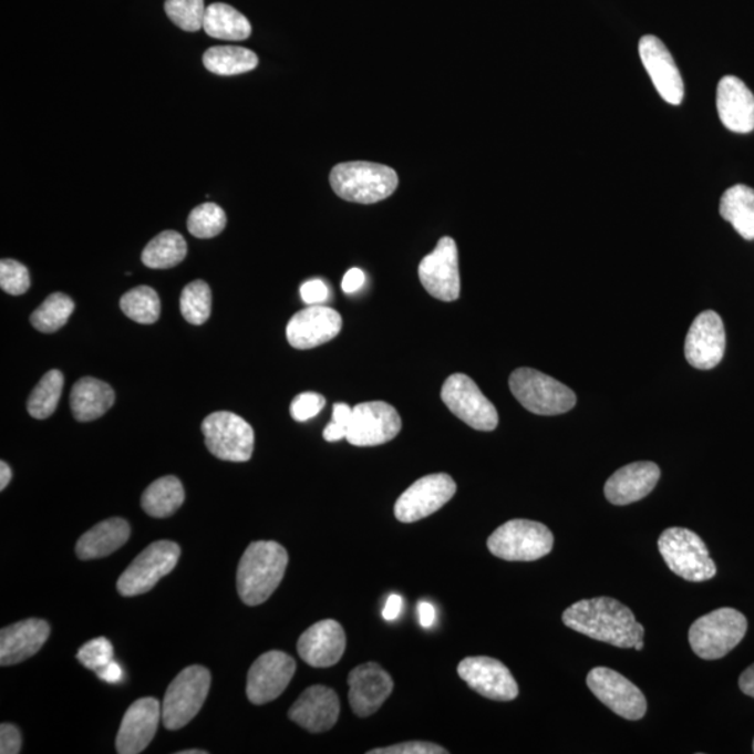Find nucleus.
<instances>
[{"instance_id":"4c0bfd02","label":"nucleus","mask_w":754,"mask_h":754,"mask_svg":"<svg viewBox=\"0 0 754 754\" xmlns=\"http://www.w3.org/2000/svg\"><path fill=\"white\" fill-rule=\"evenodd\" d=\"M211 290L207 282L196 280L184 288L180 296V312L186 322L200 326L210 319Z\"/></svg>"},{"instance_id":"603ef678","label":"nucleus","mask_w":754,"mask_h":754,"mask_svg":"<svg viewBox=\"0 0 754 754\" xmlns=\"http://www.w3.org/2000/svg\"><path fill=\"white\" fill-rule=\"evenodd\" d=\"M419 614H420V623L424 626V628H431L433 623H435L436 619V609L435 607L432 606L430 602H420L419 606Z\"/></svg>"},{"instance_id":"3c124183","label":"nucleus","mask_w":754,"mask_h":754,"mask_svg":"<svg viewBox=\"0 0 754 754\" xmlns=\"http://www.w3.org/2000/svg\"><path fill=\"white\" fill-rule=\"evenodd\" d=\"M352 416V409L349 404L337 403L333 406V421L337 424L349 427Z\"/></svg>"},{"instance_id":"de8ad7c7","label":"nucleus","mask_w":754,"mask_h":754,"mask_svg":"<svg viewBox=\"0 0 754 754\" xmlns=\"http://www.w3.org/2000/svg\"><path fill=\"white\" fill-rule=\"evenodd\" d=\"M365 272L361 269H351L345 272L344 278H342L341 288L345 293H354L360 291L363 285H365Z\"/></svg>"},{"instance_id":"423d86ee","label":"nucleus","mask_w":754,"mask_h":754,"mask_svg":"<svg viewBox=\"0 0 754 754\" xmlns=\"http://www.w3.org/2000/svg\"><path fill=\"white\" fill-rule=\"evenodd\" d=\"M658 550L673 574L682 579L702 582L713 579L716 566L703 539L692 529L672 527L658 539Z\"/></svg>"},{"instance_id":"5701e85b","label":"nucleus","mask_w":754,"mask_h":754,"mask_svg":"<svg viewBox=\"0 0 754 754\" xmlns=\"http://www.w3.org/2000/svg\"><path fill=\"white\" fill-rule=\"evenodd\" d=\"M340 699L334 690L314 684L290 709V720L312 734L330 731L339 721Z\"/></svg>"},{"instance_id":"5fc2aeb1","label":"nucleus","mask_w":754,"mask_h":754,"mask_svg":"<svg viewBox=\"0 0 754 754\" xmlns=\"http://www.w3.org/2000/svg\"><path fill=\"white\" fill-rule=\"evenodd\" d=\"M740 688L746 696L754 699V664L742 673L740 678Z\"/></svg>"},{"instance_id":"a18cd8bd","label":"nucleus","mask_w":754,"mask_h":754,"mask_svg":"<svg viewBox=\"0 0 754 754\" xmlns=\"http://www.w3.org/2000/svg\"><path fill=\"white\" fill-rule=\"evenodd\" d=\"M299 292H301L302 301L307 303L308 307L323 304L328 301L330 296L329 287L326 286L323 280H319V278H313V280L304 282Z\"/></svg>"},{"instance_id":"37998d69","label":"nucleus","mask_w":754,"mask_h":754,"mask_svg":"<svg viewBox=\"0 0 754 754\" xmlns=\"http://www.w3.org/2000/svg\"><path fill=\"white\" fill-rule=\"evenodd\" d=\"M326 399L319 393H302L293 399L291 416L298 422H307L314 419L324 409Z\"/></svg>"},{"instance_id":"b1692460","label":"nucleus","mask_w":754,"mask_h":754,"mask_svg":"<svg viewBox=\"0 0 754 754\" xmlns=\"http://www.w3.org/2000/svg\"><path fill=\"white\" fill-rule=\"evenodd\" d=\"M344 629L333 619L320 620L310 626L298 640V654L313 668H330L344 655Z\"/></svg>"},{"instance_id":"9d476101","label":"nucleus","mask_w":754,"mask_h":754,"mask_svg":"<svg viewBox=\"0 0 754 754\" xmlns=\"http://www.w3.org/2000/svg\"><path fill=\"white\" fill-rule=\"evenodd\" d=\"M179 556V545L173 541H157L148 545L132 561L130 568L123 571L116 582L117 591L123 597H136L148 592L163 577L175 569Z\"/></svg>"},{"instance_id":"6e6552de","label":"nucleus","mask_w":754,"mask_h":754,"mask_svg":"<svg viewBox=\"0 0 754 754\" xmlns=\"http://www.w3.org/2000/svg\"><path fill=\"white\" fill-rule=\"evenodd\" d=\"M210 684V671L205 667L194 665L182 671L165 693L162 705L165 729L176 731L189 724L205 704Z\"/></svg>"},{"instance_id":"6e6d98bb","label":"nucleus","mask_w":754,"mask_h":754,"mask_svg":"<svg viewBox=\"0 0 754 754\" xmlns=\"http://www.w3.org/2000/svg\"><path fill=\"white\" fill-rule=\"evenodd\" d=\"M12 481V469L4 462L0 463V490L7 489V486Z\"/></svg>"},{"instance_id":"9b49d317","label":"nucleus","mask_w":754,"mask_h":754,"mask_svg":"<svg viewBox=\"0 0 754 754\" xmlns=\"http://www.w3.org/2000/svg\"><path fill=\"white\" fill-rule=\"evenodd\" d=\"M441 395L451 413L473 430L490 432L499 424L496 406L467 374L456 373L447 378Z\"/></svg>"},{"instance_id":"a19ab883","label":"nucleus","mask_w":754,"mask_h":754,"mask_svg":"<svg viewBox=\"0 0 754 754\" xmlns=\"http://www.w3.org/2000/svg\"><path fill=\"white\" fill-rule=\"evenodd\" d=\"M30 272L18 260L3 259L0 261V287L9 296H23L30 290Z\"/></svg>"},{"instance_id":"dca6fc26","label":"nucleus","mask_w":754,"mask_h":754,"mask_svg":"<svg viewBox=\"0 0 754 754\" xmlns=\"http://www.w3.org/2000/svg\"><path fill=\"white\" fill-rule=\"evenodd\" d=\"M297 664L282 651H269L250 667L246 694L250 703L267 704L280 698L296 675Z\"/></svg>"},{"instance_id":"4d7b16f0","label":"nucleus","mask_w":754,"mask_h":754,"mask_svg":"<svg viewBox=\"0 0 754 754\" xmlns=\"http://www.w3.org/2000/svg\"><path fill=\"white\" fill-rule=\"evenodd\" d=\"M208 752L206 751H197V748H194V751H184L179 752V754H207Z\"/></svg>"},{"instance_id":"412c9836","label":"nucleus","mask_w":754,"mask_h":754,"mask_svg":"<svg viewBox=\"0 0 754 754\" xmlns=\"http://www.w3.org/2000/svg\"><path fill=\"white\" fill-rule=\"evenodd\" d=\"M163 719V709L157 699L144 698L127 709L116 735V752L138 754L154 740Z\"/></svg>"},{"instance_id":"f3484780","label":"nucleus","mask_w":754,"mask_h":754,"mask_svg":"<svg viewBox=\"0 0 754 754\" xmlns=\"http://www.w3.org/2000/svg\"><path fill=\"white\" fill-rule=\"evenodd\" d=\"M458 675L481 696L496 702H512L518 696L516 679L509 668L490 657L464 658L458 665Z\"/></svg>"},{"instance_id":"ea45409f","label":"nucleus","mask_w":754,"mask_h":754,"mask_svg":"<svg viewBox=\"0 0 754 754\" xmlns=\"http://www.w3.org/2000/svg\"><path fill=\"white\" fill-rule=\"evenodd\" d=\"M165 13L180 30L195 33L203 29L205 0H165Z\"/></svg>"},{"instance_id":"393cba45","label":"nucleus","mask_w":754,"mask_h":754,"mask_svg":"<svg viewBox=\"0 0 754 754\" xmlns=\"http://www.w3.org/2000/svg\"><path fill=\"white\" fill-rule=\"evenodd\" d=\"M716 111L722 125L735 133L754 131V95L736 76H725L716 87Z\"/></svg>"},{"instance_id":"39448f33","label":"nucleus","mask_w":754,"mask_h":754,"mask_svg":"<svg viewBox=\"0 0 754 754\" xmlns=\"http://www.w3.org/2000/svg\"><path fill=\"white\" fill-rule=\"evenodd\" d=\"M509 386L524 409L537 415H560L575 409L574 390L531 368H518L512 373Z\"/></svg>"},{"instance_id":"bf43d9fd","label":"nucleus","mask_w":754,"mask_h":754,"mask_svg":"<svg viewBox=\"0 0 754 754\" xmlns=\"http://www.w3.org/2000/svg\"><path fill=\"white\" fill-rule=\"evenodd\" d=\"M753 752H754V742H753Z\"/></svg>"},{"instance_id":"2f4dec72","label":"nucleus","mask_w":754,"mask_h":754,"mask_svg":"<svg viewBox=\"0 0 754 754\" xmlns=\"http://www.w3.org/2000/svg\"><path fill=\"white\" fill-rule=\"evenodd\" d=\"M184 502V485L173 475L154 481L142 496L143 510L155 518L173 516Z\"/></svg>"},{"instance_id":"ddd939ff","label":"nucleus","mask_w":754,"mask_h":754,"mask_svg":"<svg viewBox=\"0 0 754 754\" xmlns=\"http://www.w3.org/2000/svg\"><path fill=\"white\" fill-rule=\"evenodd\" d=\"M451 475L432 474L415 481L395 502L394 515L401 523H415L441 510L456 495Z\"/></svg>"},{"instance_id":"f704fd0d","label":"nucleus","mask_w":754,"mask_h":754,"mask_svg":"<svg viewBox=\"0 0 754 754\" xmlns=\"http://www.w3.org/2000/svg\"><path fill=\"white\" fill-rule=\"evenodd\" d=\"M63 383H65V378L58 369L44 374V378L37 384L29 401H27V410L33 419L47 420L55 413L59 400H61Z\"/></svg>"},{"instance_id":"f8f14e48","label":"nucleus","mask_w":754,"mask_h":754,"mask_svg":"<svg viewBox=\"0 0 754 754\" xmlns=\"http://www.w3.org/2000/svg\"><path fill=\"white\" fill-rule=\"evenodd\" d=\"M401 431L397 410L384 401H369L352 409L347 441L357 447L381 446L393 441Z\"/></svg>"},{"instance_id":"4468645a","label":"nucleus","mask_w":754,"mask_h":754,"mask_svg":"<svg viewBox=\"0 0 754 754\" xmlns=\"http://www.w3.org/2000/svg\"><path fill=\"white\" fill-rule=\"evenodd\" d=\"M587 686L593 696L624 720L638 721L645 715L643 692L617 671L606 667L593 668L588 673Z\"/></svg>"},{"instance_id":"864d4df0","label":"nucleus","mask_w":754,"mask_h":754,"mask_svg":"<svg viewBox=\"0 0 754 754\" xmlns=\"http://www.w3.org/2000/svg\"><path fill=\"white\" fill-rule=\"evenodd\" d=\"M323 437L324 441L328 442H339L341 438L347 437V427L342 426L340 424H337V422L331 421L328 426H326V430L323 432Z\"/></svg>"},{"instance_id":"6ab92c4d","label":"nucleus","mask_w":754,"mask_h":754,"mask_svg":"<svg viewBox=\"0 0 754 754\" xmlns=\"http://www.w3.org/2000/svg\"><path fill=\"white\" fill-rule=\"evenodd\" d=\"M639 53L662 100L671 105H681L684 97L683 80L664 42L654 35H644L639 42Z\"/></svg>"},{"instance_id":"c03bdc74","label":"nucleus","mask_w":754,"mask_h":754,"mask_svg":"<svg viewBox=\"0 0 754 754\" xmlns=\"http://www.w3.org/2000/svg\"><path fill=\"white\" fill-rule=\"evenodd\" d=\"M445 747L432 742L411 741L389 747H379L368 754H447Z\"/></svg>"},{"instance_id":"13d9d810","label":"nucleus","mask_w":754,"mask_h":754,"mask_svg":"<svg viewBox=\"0 0 754 754\" xmlns=\"http://www.w3.org/2000/svg\"><path fill=\"white\" fill-rule=\"evenodd\" d=\"M643 647H644L643 640H640V641H638V643H636L633 649L641 651V650H643Z\"/></svg>"},{"instance_id":"7c9ffc66","label":"nucleus","mask_w":754,"mask_h":754,"mask_svg":"<svg viewBox=\"0 0 754 754\" xmlns=\"http://www.w3.org/2000/svg\"><path fill=\"white\" fill-rule=\"evenodd\" d=\"M203 30L213 39L223 41H244L251 34L249 20L226 3H213L206 9Z\"/></svg>"},{"instance_id":"4be33fe9","label":"nucleus","mask_w":754,"mask_h":754,"mask_svg":"<svg viewBox=\"0 0 754 754\" xmlns=\"http://www.w3.org/2000/svg\"><path fill=\"white\" fill-rule=\"evenodd\" d=\"M350 705L358 716H369L382 707L393 692L394 682L376 662H366L349 676Z\"/></svg>"},{"instance_id":"473e14b6","label":"nucleus","mask_w":754,"mask_h":754,"mask_svg":"<svg viewBox=\"0 0 754 754\" xmlns=\"http://www.w3.org/2000/svg\"><path fill=\"white\" fill-rule=\"evenodd\" d=\"M203 65L218 76H237L258 68L255 52L240 47H213L203 55Z\"/></svg>"},{"instance_id":"c85d7f7f","label":"nucleus","mask_w":754,"mask_h":754,"mask_svg":"<svg viewBox=\"0 0 754 754\" xmlns=\"http://www.w3.org/2000/svg\"><path fill=\"white\" fill-rule=\"evenodd\" d=\"M115 403L114 389L95 378H82L71 393V409L79 422L101 419Z\"/></svg>"},{"instance_id":"bb28decb","label":"nucleus","mask_w":754,"mask_h":754,"mask_svg":"<svg viewBox=\"0 0 754 754\" xmlns=\"http://www.w3.org/2000/svg\"><path fill=\"white\" fill-rule=\"evenodd\" d=\"M661 469L655 463L639 462L624 465L607 481L606 496L612 505L626 506L644 499L655 488Z\"/></svg>"},{"instance_id":"a211bd4d","label":"nucleus","mask_w":754,"mask_h":754,"mask_svg":"<svg viewBox=\"0 0 754 754\" xmlns=\"http://www.w3.org/2000/svg\"><path fill=\"white\" fill-rule=\"evenodd\" d=\"M725 347V329L720 314L714 310H705L690 326L684 341V357L693 368L709 371L722 361Z\"/></svg>"},{"instance_id":"e433bc0d","label":"nucleus","mask_w":754,"mask_h":754,"mask_svg":"<svg viewBox=\"0 0 754 754\" xmlns=\"http://www.w3.org/2000/svg\"><path fill=\"white\" fill-rule=\"evenodd\" d=\"M121 309L133 322L153 324L162 314V301L152 287L141 286L121 298Z\"/></svg>"},{"instance_id":"72a5a7b5","label":"nucleus","mask_w":754,"mask_h":754,"mask_svg":"<svg viewBox=\"0 0 754 754\" xmlns=\"http://www.w3.org/2000/svg\"><path fill=\"white\" fill-rule=\"evenodd\" d=\"M186 240L179 233L164 231L149 240L142 254L143 265L148 269H173L185 260Z\"/></svg>"},{"instance_id":"2eb2a0df","label":"nucleus","mask_w":754,"mask_h":754,"mask_svg":"<svg viewBox=\"0 0 754 754\" xmlns=\"http://www.w3.org/2000/svg\"><path fill=\"white\" fill-rule=\"evenodd\" d=\"M419 276L422 286L433 298L443 302L457 301L462 282L456 240L448 237L438 240L435 250L421 260Z\"/></svg>"},{"instance_id":"0eeeda50","label":"nucleus","mask_w":754,"mask_h":754,"mask_svg":"<svg viewBox=\"0 0 754 754\" xmlns=\"http://www.w3.org/2000/svg\"><path fill=\"white\" fill-rule=\"evenodd\" d=\"M554 548V534L541 523L510 520L488 539V549L496 558L509 561H533L544 558Z\"/></svg>"},{"instance_id":"cd10ccee","label":"nucleus","mask_w":754,"mask_h":754,"mask_svg":"<svg viewBox=\"0 0 754 754\" xmlns=\"http://www.w3.org/2000/svg\"><path fill=\"white\" fill-rule=\"evenodd\" d=\"M130 537V523L120 517L110 518V520L99 523L80 537L76 554L82 560L105 558L122 548Z\"/></svg>"},{"instance_id":"a878e982","label":"nucleus","mask_w":754,"mask_h":754,"mask_svg":"<svg viewBox=\"0 0 754 754\" xmlns=\"http://www.w3.org/2000/svg\"><path fill=\"white\" fill-rule=\"evenodd\" d=\"M51 626L47 620L27 619L10 624L0 632V664H20L37 654L50 638Z\"/></svg>"},{"instance_id":"8fccbe9b","label":"nucleus","mask_w":754,"mask_h":754,"mask_svg":"<svg viewBox=\"0 0 754 754\" xmlns=\"http://www.w3.org/2000/svg\"><path fill=\"white\" fill-rule=\"evenodd\" d=\"M401 609H403V598L399 593H393L386 601L383 609V618L386 620H395L400 617Z\"/></svg>"},{"instance_id":"58836bf2","label":"nucleus","mask_w":754,"mask_h":754,"mask_svg":"<svg viewBox=\"0 0 754 754\" xmlns=\"http://www.w3.org/2000/svg\"><path fill=\"white\" fill-rule=\"evenodd\" d=\"M227 216L223 208L214 203H205L194 208L187 218V229L199 239H210L224 231Z\"/></svg>"},{"instance_id":"c9c22d12","label":"nucleus","mask_w":754,"mask_h":754,"mask_svg":"<svg viewBox=\"0 0 754 754\" xmlns=\"http://www.w3.org/2000/svg\"><path fill=\"white\" fill-rule=\"evenodd\" d=\"M74 312V302L66 293L55 292L48 297L31 314L30 322L41 333H55L68 323Z\"/></svg>"},{"instance_id":"f03ea898","label":"nucleus","mask_w":754,"mask_h":754,"mask_svg":"<svg viewBox=\"0 0 754 754\" xmlns=\"http://www.w3.org/2000/svg\"><path fill=\"white\" fill-rule=\"evenodd\" d=\"M288 554L275 541H256L240 558L237 586L240 600L249 607L260 606L272 596L285 579Z\"/></svg>"},{"instance_id":"20e7f679","label":"nucleus","mask_w":754,"mask_h":754,"mask_svg":"<svg viewBox=\"0 0 754 754\" xmlns=\"http://www.w3.org/2000/svg\"><path fill=\"white\" fill-rule=\"evenodd\" d=\"M746 632L745 614L734 608H720L690 626L689 643L703 660H720L741 643Z\"/></svg>"},{"instance_id":"f257e3e1","label":"nucleus","mask_w":754,"mask_h":754,"mask_svg":"<svg viewBox=\"0 0 754 754\" xmlns=\"http://www.w3.org/2000/svg\"><path fill=\"white\" fill-rule=\"evenodd\" d=\"M561 619L569 629L619 649H633L645 633L632 609L608 597L576 602Z\"/></svg>"},{"instance_id":"49530a36","label":"nucleus","mask_w":754,"mask_h":754,"mask_svg":"<svg viewBox=\"0 0 754 754\" xmlns=\"http://www.w3.org/2000/svg\"><path fill=\"white\" fill-rule=\"evenodd\" d=\"M20 751V731L12 724H2V726H0V753L19 754Z\"/></svg>"},{"instance_id":"7ed1b4c3","label":"nucleus","mask_w":754,"mask_h":754,"mask_svg":"<svg viewBox=\"0 0 754 754\" xmlns=\"http://www.w3.org/2000/svg\"><path fill=\"white\" fill-rule=\"evenodd\" d=\"M330 185L342 200L373 205L394 194L399 186V175L388 165L341 163L331 169Z\"/></svg>"},{"instance_id":"79ce46f5","label":"nucleus","mask_w":754,"mask_h":754,"mask_svg":"<svg viewBox=\"0 0 754 754\" xmlns=\"http://www.w3.org/2000/svg\"><path fill=\"white\" fill-rule=\"evenodd\" d=\"M78 660L89 670L97 672L114 660V647L105 638L90 640L79 650Z\"/></svg>"},{"instance_id":"c756f323","label":"nucleus","mask_w":754,"mask_h":754,"mask_svg":"<svg viewBox=\"0 0 754 754\" xmlns=\"http://www.w3.org/2000/svg\"><path fill=\"white\" fill-rule=\"evenodd\" d=\"M721 217L732 224L743 239L754 240V190L746 185L730 187L721 197Z\"/></svg>"},{"instance_id":"aec40b11","label":"nucleus","mask_w":754,"mask_h":754,"mask_svg":"<svg viewBox=\"0 0 754 754\" xmlns=\"http://www.w3.org/2000/svg\"><path fill=\"white\" fill-rule=\"evenodd\" d=\"M342 329V318L337 310L314 304L299 310L287 326V339L297 350H312L326 344Z\"/></svg>"},{"instance_id":"1a4fd4ad","label":"nucleus","mask_w":754,"mask_h":754,"mask_svg":"<svg viewBox=\"0 0 754 754\" xmlns=\"http://www.w3.org/2000/svg\"><path fill=\"white\" fill-rule=\"evenodd\" d=\"M208 452L224 462H249L255 448V431L248 422L229 411H218L203 421Z\"/></svg>"},{"instance_id":"09e8293b","label":"nucleus","mask_w":754,"mask_h":754,"mask_svg":"<svg viewBox=\"0 0 754 754\" xmlns=\"http://www.w3.org/2000/svg\"><path fill=\"white\" fill-rule=\"evenodd\" d=\"M95 673H97L100 679H103V681L109 683L121 682L123 678L122 668L114 660H112L110 664H106L104 668H101V670Z\"/></svg>"}]
</instances>
